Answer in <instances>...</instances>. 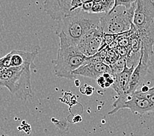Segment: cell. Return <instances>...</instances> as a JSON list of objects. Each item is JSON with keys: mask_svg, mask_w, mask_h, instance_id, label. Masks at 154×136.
<instances>
[{"mask_svg": "<svg viewBox=\"0 0 154 136\" xmlns=\"http://www.w3.org/2000/svg\"><path fill=\"white\" fill-rule=\"evenodd\" d=\"M134 68L135 67L134 66L129 68L126 65L123 71L114 76V83L112 86L116 92L117 96L127 94L130 79Z\"/></svg>", "mask_w": 154, "mask_h": 136, "instance_id": "13", "label": "cell"}, {"mask_svg": "<svg viewBox=\"0 0 154 136\" xmlns=\"http://www.w3.org/2000/svg\"><path fill=\"white\" fill-rule=\"evenodd\" d=\"M149 67V65L144 64L140 59L138 64L136 66L132 73L128 86L127 94H133L136 90L139 89V87L142 85L148 73Z\"/></svg>", "mask_w": 154, "mask_h": 136, "instance_id": "12", "label": "cell"}, {"mask_svg": "<svg viewBox=\"0 0 154 136\" xmlns=\"http://www.w3.org/2000/svg\"><path fill=\"white\" fill-rule=\"evenodd\" d=\"M133 25L142 42L140 59L149 65L154 46V2L153 0H136Z\"/></svg>", "mask_w": 154, "mask_h": 136, "instance_id": "1", "label": "cell"}, {"mask_svg": "<svg viewBox=\"0 0 154 136\" xmlns=\"http://www.w3.org/2000/svg\"><path fill=\"white\" fill-rule=\"evenodd\" d=\"M83 90L85 91L83 92V94H85L87 95H91L93 93L94 88L92 86H88V85H87V84H85V85L81 88L79 90L81 91V90Z\"/></svg>", "mask_w": 154, "mask_h": 136, "instance_id": "22", "label": "cell"}, {"mask_svg": "<svg viewBox=\"0 0 154 136\" xmlns=\"http://www.w3.org/2000/svg\"><path fill=\"white\" fill-rule=\"evenodd\" d=\"M105 9L102 3L99 2H94L92 8L91 10V13L93 14H100V13H105Z\"/></svg>", "mask_w": 154, "mask_h": 136, "instance_id": "19", "label": "cell"}, {"mask_svg": "<svg viewBox=\"0 0 154 136\" xmlns=\"http://www.w3.org/2000/svg\"><path fill=\"white\" fill-rule=\"evenodd\" d=\"M116 37H117V34H103V35H102L101 45H100V49H99V50L104 49V48H106V47L108 46L109 44H111L116 39Z\"/></svg>", "mask_w": 154, "mask_h": 136, "instance_id": "18", "label": "cell"}, {"mask_svg": "<svg viewBox=\"0 0 154 136\" xmlns=\"http://www.w3.org/2000/svg\"><path fill=\"white\" fill-rule=\"evenodd\" d=\"M127 65L126 64V58L120 57L118 60H117L116 62L114 64H113L109 66V68H110V71L112 75L114 77L115 75L119 74L125 68V66Z\"/></svg>", "mask_w": 154, "mask_h": 136, "instance_id": "15", "label": "cell"}, {"mask_svg": "<svg viewBox=\"0 0 154 136\" xmlns=\"http://www.w3.org/2000/svg\"><path fill=\"white\" fill-rule=\"evenodd\" d=\"M136 2L129 9L122 6L112 9L100 17V25L104 34H118L130 30L133 26Z\"/></svg>", "mask_w": 154, "mask_h": 136, "instance_id": "5", "label": "cell"}, {"mask_svg": "<svg viewBox=\"0 0 154 136\" xmlns=\"http://www.w3.org/2000/svg\"><path fill=\"white\" fill-rule=\"evenodd\" d=\"M106 72H111L109 66L104 62H100L83 64L75 69L73 72V75L75 77L77 76H82L87 78L97 79L99 76L102 75Z\"/></svg>", "mask_w": 154, "mask_h": 136, "instance_id": "9", "label": "cell"}, {"mask_svg": "<svg viewBox=\"0 0 154 136\" xmlns=\"http://www.w3.org/2000/svg\"><path fill=\"white\" fill-rule=\"evenodd\" d=\"M142 54V42L136 29L133 30L130 35V48L126 57L127 66L129 68L134 66L136 68L140 61Z\"/></svg>", "mask_w": 154, "mask_h": 136, "instance_id": "10", "label": "cell"}, {"mask_svg": "<svg viewBox=\"0 0 154 136\" xmlns=\"http://www.w3.org/2000/svg\"><path fill=\"white\" fill-rule=\"evenodd\" d=\"M107 48L102 49L100 50L89 57H86L85 64H91V63H100V62H104L105 57L108 53Z\"/></svg>", "mask_w": 154, "mask_h": 136, "instance_id": "14", "label": "cell"}, {"mask_svg": "<svg viewBox=\"0 0 154 136\" xmlns=\"http://www.w3.org/2000/svg\"><path fill=\"white\" fill-rule=\"evenodd\" d=\"M57 35L60 39L59 49L57 58L52 60L54 75L59 78L73 80L75 79L73 72L85 64L86 56L80 52L78 46L69 42L62 34Z\"/></svg>", "mask_w": 154, "mask_h": 136, "instance_id": "3", "label": "cell"}, {"mask_svg": "<svg viewBox=\"0 0 154 136\" xmlns=\"http://www.w3.org/2000/svg\"><path fill=\"white\" fill-rule=\"evenodd\" d=\"M72 0H45L43 9L53 20L58 21L71 13Z\"/></svg>", "mask_w": 154, "mask_h": 136, "instance_id": "8", "label": "cell"}, {"mask_svg": "<svg viewBox=\"0 0 154 136\" xmlns=\"http://www.w3.org/2000/svg\"><path fill=\"white\" fill-rule=\"evenodd\" d=\"M93 3H94L93 0H85V1L83 2L81 8H82V9L83 11L91 13V8H92Z\"/></svg>", "mask_w": 154, "mask_h": 136, "instance_id": "21", "label": "cell"}, {"mask_svg": "<svg viewBox=\"0 0 154 136\" xmlns=\"http://www.w3.org/2000/svg\"><path fill=\"white\" fill-rule=\"evenodd\" d=\"M135 2L136 0H114V5L112 9L119 6H122L125 7L126 9H129Z\"/></svg>", "mask_w": 154, "mask_h": 136, "instance_id": "20", "label": "cell"}, {"mask_svg": "<svg viewBox=\"0 0 154 136\" xmlns=\"http://www.w3.org/2000/svg\"><path fill=\"white\" fill-rule=\"evenodd\" d=\"M31 65L0 69V86L5 87L14 97L26 101L33 96Z\"/></svg>", "mask_w": 154, "mask_h": 136, "instance_id": "4", "label": "cell"}, {"mask_svg": "<svg viewBox=\"0 0 154 136\" xmlns=\"http://www.w3.org/2000/svg\"><path fill=\"white\" fill-rule=\"evenodd\" d=\"M0 136H11L6 133V131L0 126Z\"/></svg>", "mask_w": 154, "mask_h": 136, "instance_id": "24", "label": "cell"}, {"mask_svg": "<svg viewBox=\"0 0 154 136\" xmlns=\"http://www.w3.org/2000/svg\"><path fill=\"white\" fill-rule=\"evenodd\" d=\"M9 54L10 56L11 67L31 65L33 68H35L34 60L38 54L37 50L33 52L13 50L9 53Z\"/></svg>", "mask_w": 154, "mask_h": 136, "instance_id": "11", "label": "cell"}, {"mask_svg": "<svg viewBox=\"0 0 154 136\" xmlns=\"http://www.w3.org/2000/svg\"><path fill=\"white\" fill-rule=\"evenodd\" d=\"M103 34L100 27L86 34L78 45L80 52L86 57L96 54L100 49Z\"/></svg>", "mask_w": 154, "mask_h": 136, "instance_id": "7", "label": "cell"}, {"mask_svg": "<svg viewBox=\"0 0 154 136\" xmlns=\"http://www.w3.org/2000/svg\"><path fill=\"white\" fill-rule=\"evenodd\" d=\"M97 81L99 86L101 87L102 89H105V84L106 82V80L103 76H99L97 79Z\"/></svg>", "mask_w": 154, "mask_h": 136, "instance_id": "23", "label": "cell"}, {"mask_svg": "<svg viewBox=\"0 0 154 136\" xmlns=\"http://www.w3.org/2000/svg\"><path fill=\"white\" fill-rule=\"evenodd\" d=\"M119 58V54L117 49L108 50L107 54H106L105 59L104 60V63L107 64L108 65H110L116 62Z\"/></svg>", "mask_w": 154, "mask_h": 136, "instance_id": "16", "label": "cell"}, {"mask_svg": "<svg viewBox=\"0 0 154 136\" xmlns=\"http://www.w3.org/2000/svg\"><path fill=\"white\" fill-rule=\"evenodd\" d=\"M113 109L108 115H113L120 109H129L136 115H143L154 111V106L147 99L138 97L134 94H123L117 96L112 105Z\"/></svg>", "mask_w": 154, "mask_h": 136, "instance_id": "6", "label": "cell"}, {"mask_svg": "<svg viewBox=\"0 0 154 136\" xmlns=\"http://www.w3.org/2000/svg\"><path fill=\"white\" fill-rule=\"evenodd\" d=\"M133 94L137 95L138 97L147 99V100H149V101L151 102L154 106V86H152V88H149V89L147 92L142 93L141 92H140V90H137L134 92Z\"/></svg>", "mask_w": 154, "mask_h": 136, "instance_id": "17", "label": "cell"}, {"mask_svg": "<svg viewBox=\"0 0 154 136\" xmlns=\"http://www.w3.org/2000/svg\"><path fill=\"white\" fill-rule=\"evenodd\" d=\"M100 14L86 13L79 8L58 22L56 34H62L69 42L78 46L86 34L100 27Z\"/></svg>", "mask_w": 154, "mask_h": 136, "instance_id": "2", "label": "cell"}]
</instances>
